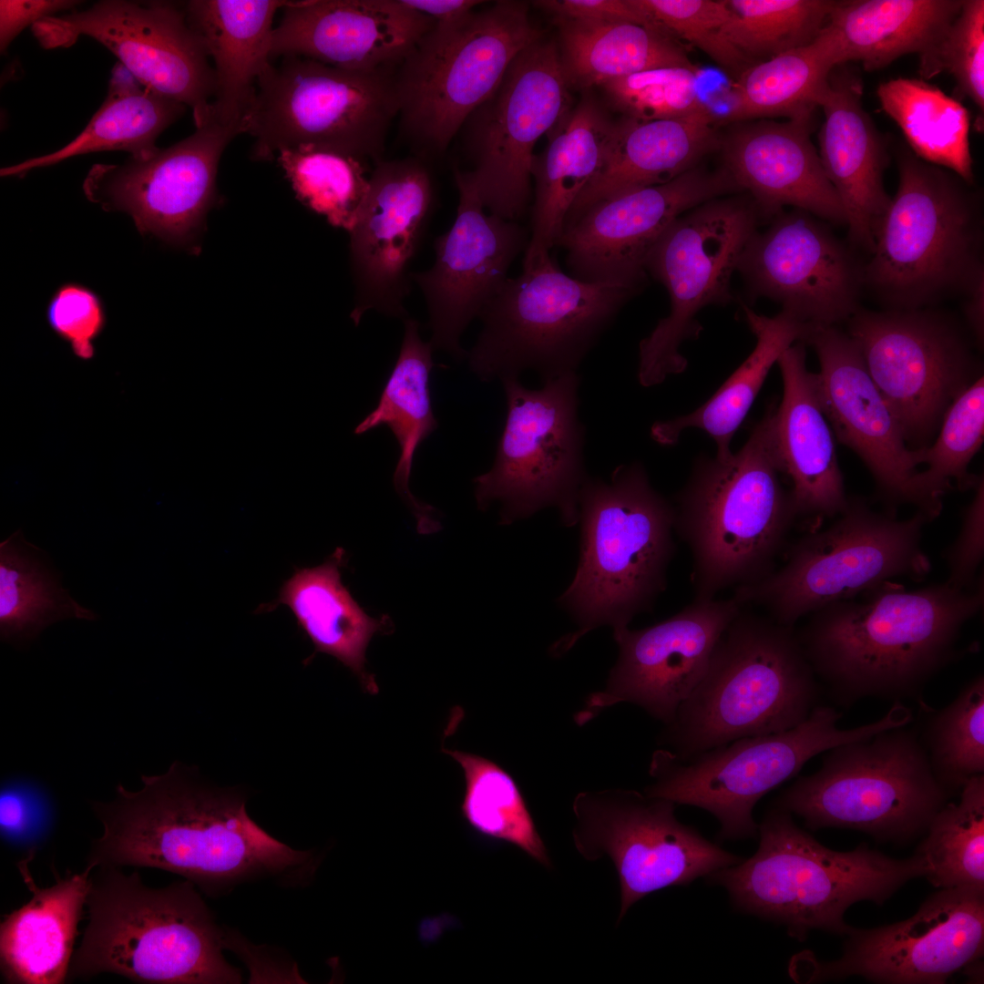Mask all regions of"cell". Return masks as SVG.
<instances>
[{
	"mask_svg": "<svg viewBox=\"0 0 984 984\" xmlns=\"http://www.w3.org/2000/svg\"><path fill=\"white\" fill-rule=\"evenodd\" d=\"M443 751L460 764L464 773L460 810L467 825L476 834L512 845L542 866L551 867L548 849L514 778L483 756L459 750Z\"/></svg>",
	"mask_w": 984,
	"mask_h": 984,
	"instance_id": "obj_46",
	"label": "cell"
},
{
	"mask_svg": "<svg viewBox=\"0 0 984 984\" xmlns=\"http://www.w3.org/2000/svg\"><path fill=\"white\" fill-rule=\"evenodd\" d=\"M434 204L431 174L418 158L376 163L350 234L355 302L350 317L358 325L370 310L408 317L410 265L418 251Z\"/></svg>",
	"mask_w": 984,
	"mask_h": 984,
	"instance_id": "obj_28",
	"label": "cell"
},
{
	"mask_svg": "<svg viewBox=\"0 0 984 984\" xmlns=\"http://www.w3.org/2000/svg\"><path fill=\"white\" fill-rule=\"evenodd\" d=\"M801 342L817 354V393L837 441L861 458L885 500L910 504L931 519L937 518L942 501L923 485L917 449L907 446L856 343L835 325L815 324H809Z\"/></svg>",
	"mask_w": 984,
	"mask_h": 984,
	"instance_id": "obj_23",
	"label": "cell"
},
{
	"mask_svg": "<svg viewBox=\"0 0 984 984\" xmlns=\"http://www.w3.org/2000/svg\"><path fill=\"white\" fill-rule=\"evenodd\" d=\"M579 376L571 372L525 387L518 377L501 380L507 418L495 461L474 479L479 508L498 501L504 524L555 507L564 522L579 520L586 480L585 427L579 417Z\"/></svg>",
	"mask_w": 984,
	"mask_h": 984,
	"instance_id": "obj_15",
	"label": "cell"
},
{
	"mask_svg": "<svg viewBox=\"0 0 984 984\" xmlns=\"http://www.w3.org/2000/svg\"><path fill=\"white\" fill-rule=\"evenodd\" d=\"M762 223L747 195L702 203L678 217L650 251L645 270L670 297V313L639 345L638 380L643 386L683 372L682 343L699 336L697 313L733 299L730 283L739 256Z\"/></svg>",
	"mask_w": 984,
	"mask_h": 984,
	"instance_id": "obj_16",
	"label": "cell"
},
{
	"mask_svg": "<svg viewBox=\"0 0 984 984\" xmlns=\"http://www.w3.org/2000/svg\"><path fill=\"white\" fill-rule=\"evenodd\" d=\"M395 68L353 71L300 56L271 63L258 80L243 129L254 138L253 159H271L282 149L308 145L375 165L398 116Z\"/></svg>",
	"mask_w": 984,
	"mask_h": 984,
	"instance_id": "obj_14",
	"label": "cell"
},
{
	"mask_svg": "<svg viewBox=\"0 0 984 984\" xmlns=\"http://www.w3.org/2000/svg\"><path fill=\"white\" fill-rule=\"evenodd\" d=\"M458 205L452 227L434 241L431 268L411 272L423 293L434 350L466 357L460 337L497 293L530 231L518 221L487 213L469 173L454 169Z\"/></svg>",
	"mask_w": 984,
	"mask_h": 984,
	"instance_id": "obj_25",
	"label": "cell"
},
{
	"mask_svg": "<svg viewBox=\"0 0 984 984\" xmlns=\"http://www.w3.org/2000/svg\"><path fill=\"white\" fill-rule=\"evenodd\" d=\"M974 497L963 512L957 538L945 550L947 583L957 589L973 587L984 557V480L978 477Z\"/></svg>",
	"mask_w": 984,
	"mask_h": 984,
	"instance_id": "obj_56",
	"label": "cell"
},
{
	"mask_svg": "<svg viewBox=\"0 0 984 984\" xmlns=\"http://www.w3.org/2000/svg\"><path fill=\"white\" fill-rule=\"evenodd\" d=\"M140 778L138 791L118 784L111 801L92 802L103 832L91 842L87 865L161 869L210 897L261 879L297 886L313 876L317 856L264 831L237 790L212 785L179 762Z\"/></svg>",
	"mask_w": 984,
	"mask_h": 984,
	"instance_id": "obj_1",
	"label": "cell"
},
{
	"mask_svg": "<svg viewBox=\"0 0 984 984\" xmlns=\"http://www.w3.org/2000/svg\"><path fill=\"white\" fill-rule=\"evenodd\" d=\"M96 866L86 900L87 925L67 979L101 973L150 984H235L240 969L222 950L220 927L189 880L154 888L135 871Z\"/></svg>",
	"mask_w": 984,
	"mask_h": 984,
	"instance_id": "obj_3",
	"label": "cell"
},
{
	"mask_svg": "<svg viewBox=\"0 0 984 984\" xmlns=\"http://www.w3.org/2000/svg\"><path fill=\"white\" fill-rule=\"evenodd\" d=\"M569 86L589 88L661 67L698 71L683 44L662 30L631 23L556 19Z\"/></svg>",
	"mask_w": 984,
	"mask_h": 984,
	"instance_id": "obj_41",
	"label": "cell"
},
{
	"mask_svg": "<svg viewBox=\"0 0 984 984\" xmlns=\"http://www.w3.org/2000/svg\"><path fill=\"white\" fill-rule=\"evenodd\" d=\"M948 72L957 93L969 98L979 111V131L984 114V1L963 0L959 13L942 38L919 57V74L931 78Z\"/></svg>",
	"mask_w": 984,
	"mask_h": 984,
	"instance_id": "obj_54",
	"label": "cell"
},
{
	"mask_svg": "<svg viewBox=\"0 0 984 984\" xmlns=\"http://www.w3.org/2000/svg\"><path fill=\"white\" fill-rule=\"evenodd\" d=\"M861 596L812 612L796 631L815 676L844 707L917 694L957 657L963 626L983 607V577L969 589L887 581Z\"/></svg>",
	"mask_w": 984,
	"mask_h": 984,
	"instance_id": "obj_2",
	"label": "cell"
},
{
	"mask_svg": "<svg viewBox=\"0 0 984 984\" xmlns=\"http://www.w3.org/2000/svg\"><path fill=\"white\" fill-rule=\"evenodd\" d=\"M186 108L144 87L118 63L104 102L78 136L54 152L2 168L0 175L24 176L31 169L96 151L122 150L131 158H147L159 149L157 138Z\"/></svg>",
	"mask_w": 984,
	"mask_h": 984,
	"instance_id": "obj_40",
	"label": "cell"
},
{
	"mask_svg": "<svg viewBox=\"0 0 984 984\" xmlns=\"http://www.w3.org/2000/svg\"><path fill=\"white\" fill-rule=\"evenodd\" d=\"M813 116L733 123L720 137L722 167L752 198L762 223H768L786 206L825 222L846 223L811 140Z\"/></svg>",
	"mask_w": 984,
	"mask_h": 984,
	"instance_id": "obj_30",
	"label": "cell"
},
{
	"mask_svg": "<svg viewBox=\"0 0 984 984\" xmlns=\"http://www.w3.org/2000/svg\"><path fill=\"white\" fill-rule=\"evenodd\" d=\"M862 97V81L846 64L830 72L818 104L824 113L818 154L843 206L851 242L871 254L891 198L883 182L887 141Z\"/></svg>",
	"mask_w": 984,
	"mask_h": 984,
	"instance_id": "obj_31",
	"label": "cell"
},
{
	"mask_svg": "<svg viewBox=\"0 0 984 984\" xmlns=\"http://www.w3.org/2000/svg\"><path fill=\"white\" fill-rule=\"evenodd\" d=\"M743 192L723 167L699 165L662 184L602 200L564 229L557 245L573 276L645 287L646 259L671 224L708 200Z\"/></svg>",
	"mask_w": 984,
	"mask_h": 984,
	"instance_id": "obj_26",
	"label": "cell"
},
{
	"mask_svg": "<svg viewBox=\"0 0 984 984\" xmlns=\"http://www.w3.org/2000/svg\"><path fill=\"white\" fill-rule=\"evenodd\" d=\"M283 0H191L184 10L212 61L210 115L235 136L256 97L257 83L271 64L276 12Z\"/></svg>",
	"mask_w": 984,
	"mask_h": 984,
	"instance_id": "obj_34",
	"label": "cell"
},
{
	"mask_svg": "<svg viewBox=\"0 0 984 984\" xmlns=\"http://www.w3.org/2000/svg\"><path fill=\"white\" fill-rule=\"evenodd\" d=\"M724 34L753 64L806 46L828 21L834 0H724Z\"/></svg>",
	"mask_w": 984,
	"mask_h": 984,
	"instance_id": "obj_49",
	"label": "cell"
},
{
	"mask_svg": "<svg viewBox=\"0 0 984 984\" xmlns=\"http://www.w3.org/2000/svg\"><path fill=\"white\" fill-rule=\"evenodd\" d=\"M963 0L835 1L824 29L841 65L879 70L902 56L928 54L960 11Z\"/></svg>",
	"mask_w": 984,
	"mask_h": 984,
	"instance_id": "obj_38",
	"label": "cell"
},
{
	"mask_svg": "<svg viewBox=\"0 0 984 984\" xmlns=\"http://www.w3.org/2000/svg\"><path fill=\"white\" fill-rule=\"evenodd\" d=\"M745 320L756 337L753 351L721 388L693 412L671 420L657 422L651 437L659 444L677 443L683 430L695 427L706 432L717 446L716 457L726 459L733 455L730 446L771 367L794 342H801L808 323L788 312L774 317L757 314L743 304Z\"/></svg>",
	"mask_w": 984,
	"mask_h": 984,
	"instance_id": "obj_42",
	"label": "cell"
},
{
	"mask_svg": "<svg viewBox=\"0 0 984 984\" xmlns=\"http://www.w3.org/2000/svg\"><path fill=\"white\" fill-rule=\"evenodd\" d=\"M405 332L395 366L382 391L379 402L354 429L362 435L385 425L394 434L399 457L393 483L397 494L414 514L419 533L436 531L439 523L434 519V508L415 498L409 489L415 454L419 445L438 426L431 404L429 380L435 366L434 351L430 342L419 335V323L413 318L404 320Z\"/></svg>",
	"mask_w": 984,
	"mask_h": 984,
	"instance_id": "obj_39",
	"label": "cell"
},
{
	"mask_svg": "<svg viewBox=\"0 0 984 984\" xmlns=\"http://www.w3.org/2000/svg\"><path fill=\"white\" fill-rule=\"evenodd\" d=\"M675 806L671 800L623 789L582 792L574 799L578 852L589 861L607 856L616 868L618 923L647 895L688 886L744 859L681 823Z\"/></svg>",
	"mask_w": 984,
	"mask_h": 984,
	"instance_id": "obj_19",
	"label": "cell"
},
{
	"mask_svg": "<svg viewBox=\"0 0 984 984\" xmlns=\"http://www.w3.org/2000/svg\"><path fill=\"white\" fill-rule=\"evenodd\" d=\"M819 694L794 627L742 608L661 740L664 749L687 758L741 738L783 732L807 719Z\"/></svg>",
	"mask_w": 984,
	"mask_h": 984,
	"instance_id": "obj_6",
	"label": "cell"
},
{
	"mask_svg": "<svg viewBox=\"0 0 984 984\" xmlns=\"http://www.w3.org/2000/svg\"><path fill=\"white\" fill-rule=\"evenodd\" d=\"M897 190L883 215L864 286L889 310L965 293L983 274L978 197L954 172L897 149Z\"/></svg>",
	"mask_w": 984,
	"mask_h": 984,
	"instance_id": "obj_7",
	"label": "cell"
},
{
	"mask_svg": "<svg viewBox=\"0 0 984 984\" xmlns=\"http://www.w3.org/2000/svg\"><path fill=\"white\" fill-rule=\"evenodd\" d=\"M76 0H1L0 51L4 54L12 41L28 26L56 13L71 10Z\"/></svg>",
	"mask_w": 984,
	"mask_h": 984,
	"instance_id": "obj_59",
	"label": "cell"
},
{
	"mask_svg": "<svg viewBox=\"0 0 984 984\" xmlns=\"http://www.w3.org/2000/svg\"><path fill=\"white\" fill-rule=\"evenodd\" d=\"M805 343L779 356L784 392L774 414V435L782 474L798 516L833 517L848 497L839 467L835 435L822 409L815 374L806 367Z\"/></svg>",
	"mask_w": 984,
	"mask_h": 984,
	"instance_id": "obj_32",
	"label": "cell"
},
{
	"mask_svg": "<svg viewBox=\"0 0 984 984\" xmlns=\"http://www.w3.org/2000/svg\"><path fill=\"white\" fill-rule=\"evenodd\" d=\"M32 29L47 49L69 47L89 36L144 87L190 108L195 126L210 114L213 69L184 7L165 1L105 0L85 11L46 17Z\"/></svg>",
	"mask_w": 984,
	"mask_h": 984,
	"instance_id": "obj_21",
	"label": "cell"
},
{
	"mask_svg": "<svg viewBox=\"0 0 984 984\" xmlns=\"http://www.w3.org/2000/svg\"><path fill=\"white\" fill-rule=\"evenodd\" d=\"M614 125L593 97H584L557 126L546 150L534 156L535 199L523 265L557 245L570 209L600 168Z\"/></svg>",
	"mask_w": 984,
	"mask_h": 984,
	"instance_id": "obj_36",
	"label": "cell"
},
{
	"mask_svg": "<svg viewBox=\"0 0 984 984\" xmlns=\"http://www.w3.org/2000/svg\"><path fill=\"white\" fill-rule=\"evenodd\" d=\"M345 561L344 550L337 548L319 566L296 568L282 583L278 597L261 605L257 611L287 606L315 652L335 658L357 677L365 691L376 693L377 685L365 668V653L374 635L387 628L389 619L369 616L354 599L342 581Z\"/></svg>",
	"mask_w": 984,
	"mask_h": 984,
	"instance_id": "obj_37",
	"label": "cell"
},
{
	"mask_svg": "<svg viewBox=\"0 0 984 984\" xmlns=\"http://www.w3.org/2000/svg\"><path fill=\"white\" fill-rule=\"evenodd\" d=\"M435 25L401 0L289 1L271 56H300L353 71L395 68Z\"/></svg>",
	"mask_w": 984,
	"mask_h": 984,
	"instance_id": "obj_29",
	"label": "cell"
},
{
	"mask_svg": "<svg viewBox=\"0 0 984 984\" xmlns=\"http://www.w3.org/2000/svg\"><path fill=\"white\" fill-rule=\"evenodd\" d=\"M840 65L823 28L812 44L755 63L733 80L728 110L717 126L813 116L830 72Z\"/></svg>",
	"mask_w": 984,
	"mask_h": 984,
	"instance_id": "obj_43",
	"label": "cell"
},
{
	"mask_svg": "<svg viewBox=\"0 0 984 984\" xmlns=\"http://www.w3.org/2000/svg\"><path fill=\"white\" fill-rule=\"evenodd\" d=\"M983 274L979 276L964 293L967 296L964 309L967 323L978 345L983 342Z\"/></svg>",
	"mask_w": 984,
	"mask_h": 984,
	"instance_id": "obj_61",
	"label": "cell"
},
{
	"mask_svg": "<svg viewBox=\"0 0 984 984\" xmlns=\"http://www.w3.org/2000/svg\"><path fill=\"white\" fill-rule=\"evenodd\" d=\"M742 608L733 597L693 600L655 625L614 630L617 662L606 688L589 697L577 723L626 702L669 724L703 677L719 638Z\"/></svg>",
	"mask_w": 984,
	"mask_h": 984,
	"instance_id": "obj_27",
	"label": "cell"
},
{
	"mask_svg": "<svg viewBox=\"0 0 984 984\" xmlns=\"http://www.w3.org/2000/svg\"><path fill=\"white\" fill-rule=\"evenodd\" d=\"M758 834L753 856L706 878L726 889L737 910L781 924L799 941L813 929L846 936L853 928L844 918L849 907L863 900L882 905L928 870L916 853L896 859L865 844L848 852L827 848L775 805Z\"/></svg>",
	"mask_w": 984,
	"mask_h": 984,
	"instance_id": "obj_4",
	"label": "cell"
},
{
	"mask_svg": "<svg viewBox=\"0 0 984 984\" xmlns=\"http://www.w3.org/2000/svg\"><path fill=\"white\" fill-rule=\"evenodd\" d=\"M936 441L917 449L920 472L928 492L936 499L952 488H973L979 476L969 473V465L984 438V379L981 374L949 405L938 428Z\"/></svg>",
	"mask_w": 984,
	"mask_h": 984,
	"instance_id": "obj_51",
	"label": "cell"
},
{
	"mask_svg": "<svg viewBox=\"0 0 984 984\" xmlns=\"http://www.w3.org/2000/svg\"><path fill=\"white\" fill-rule=\"evenodd\" d=\"M842 714L817 705L802 723L775 733L744 737L687 758L662 748L650 764L654 782L644 793L712 814L722 840L755 837L753 811L767 793L796 775L820 753L852 741L908 724L910 711L895 702L876 722L840 729Z\"/></svg>",
	"mask_w": 984,
	"mask_h": 984,
	"instance_id": "obj_12",
	"label": "cell"
},
{
	"mask_svg": "<svg viewBox=\"0 0 984 984\" xmlns=\"http://www.w3.org/2000/svg\"><path fill=\"white\" fill-rule=\"evenodd\" d=\"M409 8L431 18L436 24L460 20L482 3L477 0H401Z\"/></svg>",
	"mask_w": 984,
	"mask_h": 984,
	"instance_id": "obj_60",
	"label": "cell"
},
{
	"mask_svg": "<svg viewBox=\"0 0 984 984\" xmlns=\"http://www.w3.org/2000/svg\"><path fill=\"white\" fill-rule=\"evenodd\" d=\"M916 854L928 867L925 877L940 888L984 892V775L970 778L957 803L933 817Z\"/></svg>",
	"mask_w": 984,
	"mask_h": 984,
	"instance_id": "obj_47",
	"label": "cell"
},
{
	"mask_svg": "<svg viewBox=\"0 0 984 984\" xmlns=\"http://www.w3.org/2000/svg\"><path fill=\"white\" fill-rule=\"evenodd\" d=\"M847 321L907 446H928L949 405L981 375L968 337L949 316L928 308L858 309Z\"/></svg>",
	"mask_w": 984,
	"mask_h": 984,
	"instance_id": "obj_17",
	"label": "cell"
},
{
	"mask_svg": "<svg viewBox=\"0 0 984 984\" xmlns=\"http://www.w3.org/2000/svg\"><path fill=\"white\" fill-rule=\"evenodd\" d=\"M711 108L690 116L615 122L600 169L580 193L564 229L595 204L624 192L666 183L720 149Z\"/></svg>",
	"mask_w": 984,
	"mask_h": 984,
	"instance_id": "obj_33",
	"label": "cell"
},
{
	"mask_svg": "<svg viewBox=\"0 0 984 984\" xmlns=\"http://www.w3.org/2000/svg\"><path fill=\"white\" fill-rule=\"evenodd\" d=\"M907 725L825 751L820 769L798 777L774 805L814 831L855 829L897 844L923 835L950 794Z\"/></svg>",
	"mask_w": 984,
	"mask_h": 984,
	"instance_id": "obj_10",
	"label": "cell"
},
{
	"mask_svg": "<svg viewBox=\"0 0 984 984\" xmlns=\"http://www.w3.org/2000/svg\"><path fill=\"white\" fill-rule=\"evenodd\" d=\"M569 84L553 41L522 50L499 86L465 121L471 176L489 213L518 221L530 200L533 150L569 112Z\"/></svg>",
	"mask_w": 984,
	"mask_h": 984,
	"instance_id": "obj_18",
	"label": "cell"
},
{
	"mask_svg": "<svg viewBox=\"0 0 984 984\" xmlns=\"http://www.w3.org/2000/svg\"><path fill=\"white\" fill-rule=\"evenodd\" d=\"M930 520L920 510L898 519L873 510L864 499L848 497L832 525L804 535L789 548L781 569L736 587L733 597L743 606L761 605L772 620L794 627L805 615L892 579H921L931 569L921 545Z\"/></svg>",
	"mask_w": 984,
	"mask_h": 984,
	"instance_id": "obj_13",
	"label": "cell"
},
{
	"mask_svg": "<svg viewBox=\"0 0 984 984\" xmlns=\"http://www.w3.org/2000/svg\"><path fill=\"white\" fill-rule=\"evenodd\" d=\"M580 561L561 601L581 630L569 648L590 629L628 627L665 589L674 554V507L651 485L639 463L620 466L609 481L586 478L579 497Z\"/></svg>",
	"mask_w": 984,
	"mask_h": 984,
	"instance_id": "obj_8",
	"label": "cell"
},
{
	"mask_svg": "<svg viewBox=\"0 0 984 984\" xmlns=\"http://www.w3.org/2000/svg\"><path fill=\"white\" fill-rule=\"evenodd\" d=\"M644 287L589 282L563 272L550 254L523 265L482 310L466 357L483 381L534 371L543 383L578 366L621 308Z\"/></svg>",
	"mask_w": 984,
	"mask_h": 984,
	"instance_id": "obj_9",
	"label": "cell"
},
{
	"mask_svg": "<svg viewBox=\"0 0 984 984\" xmlns=\"http://www.w3.org/2000/svg\"><path fill=\"white\" fill-rule=\"evenodd\" d=\"M745 243L736 271L752 298L766 297L799 321L835 325L859 308L864 265L822 220L798 209L776 215Z\"/></svg>",
	"mask_w": 984,
	"mask_h": 984,
	"instance_id": "obj_24",
	"label": "cell"
},
{
	"mask_svg": "<svg viewBox=\"0 0 984 984\" xmlns=\"http://www.w3.org/2000/svg\"><path fill=\"white\" fill-rule=\"evenodd\" d=\"M46 317L76 356L83 360L94 356V342L107 322L104 302L96 292L77 282L61 284L47 302Z\"/></svg>",
	"mask_w": 984,
	"mask_h": 984,
	"instance_id": "obj_55",
	"label": "cell"
},
{
	"mask_svg": "<svg viewBox=\"0 0 984 984\" xmlns=\"http://www.w3.org/2000/svg\"><path fill=\"white\" fill-rule=\"evenodd\" d=\"M650 26L683 40L710 57L735 80L753 65L727 39L729 9L724 0H634Z\"/></svg>",
	"mask_w": 984,
	"mask_h": 984,
	"instance_id": "obj_52",
	"label": "cell"
},
{
	"mask_svg": "<svg viewBox=\"0 0 984 984\" xmlns=\"http://www.w3.org/2000/svg\"><path fill=\"white\" fill-rule=\"evenodd\" d=\"M698 74L685 67H661L611 79L600 87L624 118H676L710 108L698 95Z\"/></svg>",
	"mask_w": 984,
	"mask_h": 984,
	"instance_id": "obj_53",
	"label": "cell"
},
{
	"mask_svg": "<svg viewBox=\"0 0 984 984\" xmlns=\"http://www.w3.org/2000/svg\"><path fill=\"white\" fill-rule=\"evenodd\" d=\"M21 530L0 543V636L4 642L33 641L49 625L65 619L95 620L94 611L77 602L60 586L43 557Z\"/></svg>",
	"mask_w": 984,
	"mask_h": 984,
	"instance_id": "obj_45",
	"label": "cell"
},
{
	"mask_svg": "<svg viewBox=\"0 0 984 984\" xmlns=\"http://www.w3.org/2000/svg\"><path fill=\"white\" fill-rule=\"evenodd\" d=\"M46 804L24 785L9 784L1 790L0 827L5 837L17 838L46 822Z\"/></svg>",
	"mask_w": 984,
	"mask_h": 984,
	"instance_id": "obj_58",
	"label": "cell"
},
{
	"mask_svg": "<svg viewBox=\"0 0 984 984\" xmlns=\"http://www.w3.org/2000/svg\"><path fill=\"white\" fill-rule=\"evenodd\" d=\"M775 406H767L738 452L698 459L677 496L674 529L692 556L694 600L768 576L797 518L780 478Z\"/></svg>",
	"mask_w": 984,
	"mask_h": 984,
	"instance_id": "obj_5",
	"label": "cell"
},
{
	"mask_svg": "<svg viewBox=\"0 0 984 984\" xmlns=\"http://www.w3.org/2000/svg\"><path fill=\"white\" fill-rule=\"evenodd\" d=\"M877 96L917 157L973 184L969 115L958 99L924 79L907 77L880 84Z\"/></svg>",
	"mask_w": 984,
	"mask_h": 984,
	"instance_id": "obj_44",
	"label": "cell"
},
{
	"mask_svg": "<svg viewBox=\"0 0 984 984\" xmlns=\"http://www.w3.org/2000/svg\"><path fill=\"white\" fill-rule=\"evenodd\" d=\"M843 955L819 961L805 952L790 966L798 982L860 976L886 984H940L972 962L984 948V892L941 888L911 917L846 935Z\"/></svg>",
	"mask_w": 984,
	"mask_h": 984,
	"instance_id": "obj_20",
	"label": "cell"
},
{
	"mask_svg": "<svg viewBox=\"0 0 984 984\" xmlns=\"http://www.w3.org/2000/svg\"><path fill=\"white\" fill-rule=\"evenodd\" d=\"M921 743L933 774L950 796L984 773V677L970 680L928 720Z\"/></svg>",
	"mask_w": 984,
	"mask_h": 984,
	"instance_id": "obj_50",
	"label": "cell"
},
{
	"mask_svg": "<svg viewBox=\"0 0 984 984\" xmlns=\"http://www.w3.org/2000/svg\"><path fill=\"white\" fill-rule=\"evenodd\" d=\"M235 137L210 114L191 135L147 158L95 164L84 193L105 210L128 213L141 234L194 250L216 201L220 159Z\"/></svg>",
	"mask_w": 984,
	"mask_h": 984,
	"instance_id": "obj_22",
	"label": "cell"
},
{
	"mask_svg": "<svg viewBox=\"0 0 984 984\" xmlns=\"http://www.w3.org/2000/svg\"><path fill=\"white\" fill-rule=\"evenodd\" d=\"M533 3L556 19L651 26L634 0H541Z\"/></svg>",
	"mask_w": 984,
	"mask_h": 984,
	"instance_id": "obj_57",
	"label": "cell"
},
{
	"mask_svg": "<svg viewBox=\"0 0 984 984\" xmlns=\"http://www.w3.org/2000/svg\"><path fill=\"white\" fill-rule=\"evenodd\" d=\"M539 38L521 1H497L460 20L435 23L394 76L398 116L416 158L425 162L445 153L515 57Z\"/></svg>",
	"mask_w": 984,
	"mask_h": 984,
	"instance_id": "obj_11",
	"label": "cell"
},
{
	"mask_svg": "<svg viewBox=\"0 0 984 984\" xmlns=\"http://www.w3.org/2000/svg\"><path fill=\"white\" fill-rule=\"evenodd\" d=\"M35 856L18 863L32 894L0 924V971L9 984H61L67 979L77 926L86 907L91 865L39 887L28 868Z\"/></svg>",
	"mask_w": 984,
	"mask_h": 984,
	"instance_id": "obj_35",
	"label": "cell"
},
{
	"mask_svg": "<svg viewBox=\"0 0 984 984\" xmlns=\"http://www.w3.org/2000/svg\"><path fill=\"white\" fill-rule=\"evenodd\" d=\"M276 158L298 199L349 232L369 189L368 162L308 145L282 149Z\"/></svg>",
	"mask_w": 984,
	"mask_h": 984,
	"instance_id": "obj_48",
	"label": "cell"
}]
</instances>
